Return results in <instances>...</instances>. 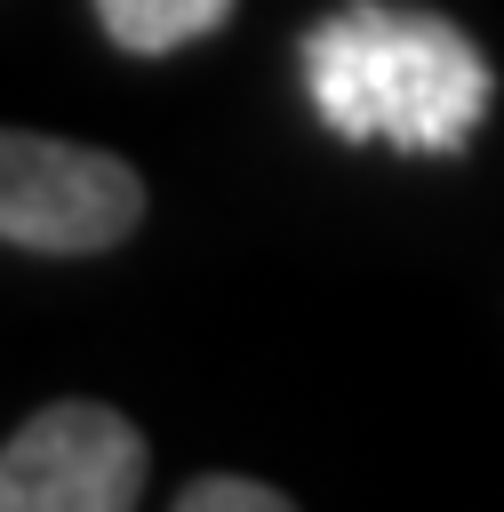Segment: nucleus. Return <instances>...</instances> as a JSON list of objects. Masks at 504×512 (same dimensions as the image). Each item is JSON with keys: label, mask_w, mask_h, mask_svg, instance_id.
<instances>
[{"label": "nucleus", "mask_w": 504, "mask_h": 512, "mask_svg": "<svg viewBox=\"0 0 504 512\" xmlns=\"http://www.w3.org/2000/svg\"><path fill=\"white\" fill-rule=\"evenodd\" d=\"M144 224V176L72 136L0 128V240L32 256H104Z\"/></svg>", "instance_id": "obj_2"}, {"label": "nucleus", "mask_w": 504, "mask_h": 512, "mask_svg": "<svg viewBox=\"0 0 504 512\" xmlns=\"http://www.w3.org/2000/svg\"><path fill=\"white\" fill-rule=\"evenodd\" d=\"M144 480V432L112 400H48L0 440V512H128Z\"/></svg>", "instance_id": "obj_3"}, {"label": "nucleus", "mask_w": 504, "mask_h": 512, "mask_svg": "<svg viewBox=\"0 0 504 512\" xmlns=\"http://www.w3.org/2000/svg\"><path fill=\"white\" fill-rule=\"evenodd\" d=\"M304 96L328 136L392 152H464L488 128L496 72L480 40L440 8L344 0L304 32Z\"/></svg>", "instance_id": "obj_1"}, {"label": "nucleus", "mask_w": 504, "mask_h": 512, "mask_svg": "<svg viewBox=\"0 0 504 512\" xmlns=\"http://www.w3.org/2000/svg\"><path fill=\"white\" fill-rule=\"evenodd\" d=\"M176 512H288V496L272 480H240V472H200L176 488Z\"/></svg>", "instance_id": "obj_5"}, {"label": "nucleus", "mask_w": 504, "mask_h": 512, "mask_svg": "<svg viewBox=\"0 0 504 512\" xmlns=\"http://www.w3.org/2000/svg\"><path fill=\"white\" fill-rule=\"evenodd\" d=\"M232 8L240 0H96V24L128 56H176V48L208 40V32H224Z\"/></svg>", "instance_id": "obj_4"}]
</instances>
